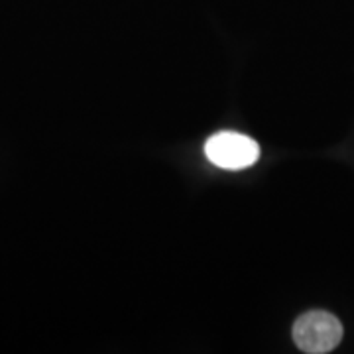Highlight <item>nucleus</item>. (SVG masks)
Wrapping results in <instances>:
<instances>
[{
	"label": "nucleus",
	"mask_w": 354,
	"mask_h": 354,
	"mask_svg": "<svg viewBox=\"0 0 354 354\" xmlns=\"http://www.w3.org/2000/svg\"><path fill=\"white\" fill-rule=\"evenodd\" d=\"M205 153L211 164L218 165L223 169H246L258 162L260 148L256 140L244 136L241 132H218L207 140Z\"/></svg>",
	"instance_id": "f03ea898"
},
{
	"label": "nucleus",
	"mask_w": 354,
	"mask_h": 354,
	"mask_svg": "<svg viewBox=\"0 0 354 354\" xmlns=\"http://www.w3.org/2000/svg\"><path fill=\"white\" fill-rule=\"evenodd\" d=\"M341 339V321L327 311H309L299 317L293 325V341L304 353H330Z\"/></svg>",
	"instance_id": "f257e3e1"
}]
</instances>
